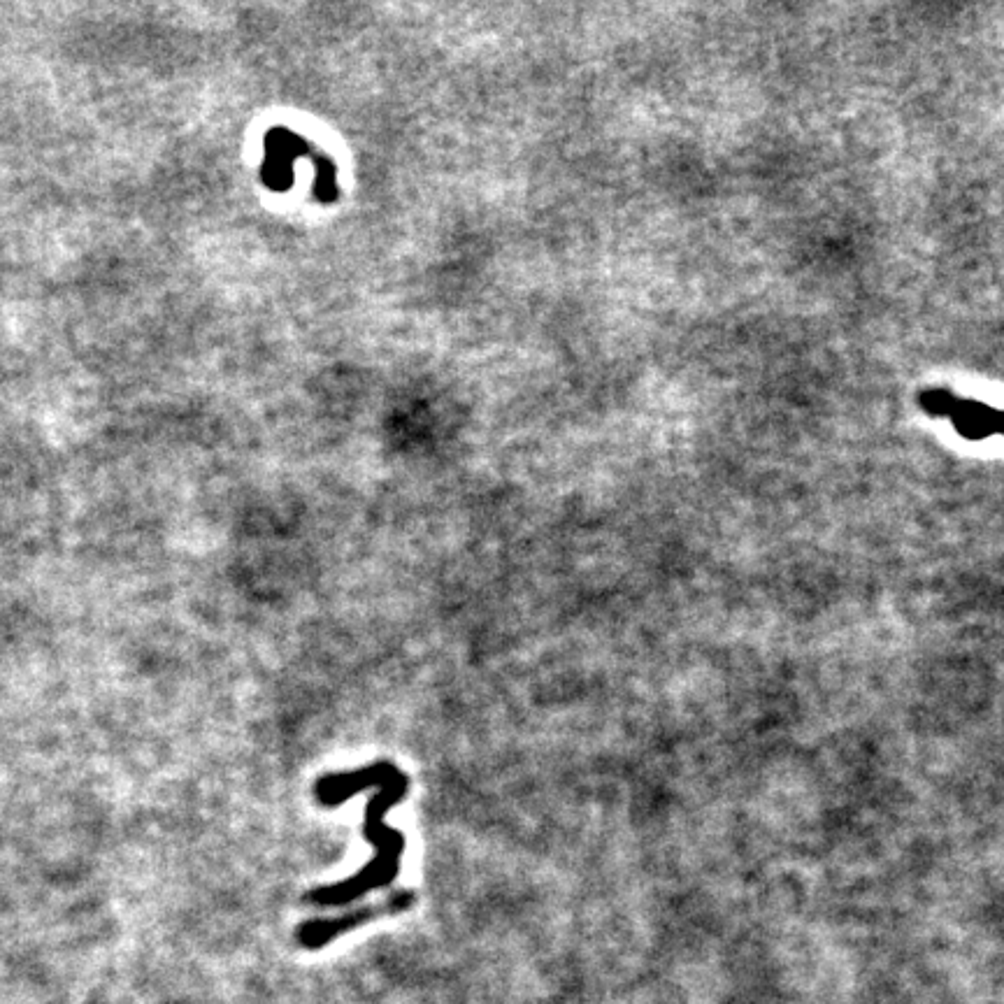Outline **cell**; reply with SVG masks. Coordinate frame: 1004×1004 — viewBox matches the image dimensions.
<instances>
[{
	"label": "cell",
	"mask_w": 1004,
	"mask_h": 1004,
	"mask_svg": "<svg viewBox=\"0 0 1004 1004\" xmlns=\"http://www.w3.org/2000/svg\"><path fill=\"white\" fill-rule=\"evenodd\" d=\"M414 902H417V893L403 888V891H393L391 895H386L384 900L375 902V905L351 909V912L333 916V919L305 921L296 928V944L305 951H319L324 949L326 944H331L333 939L347 935L349 930L358 928V925L384 919V916H398L407 912V909L414 907Z\"/></svg>",
	"instance_id": "cell-2"
},
{
	"label": "cell",
	"mask_w": 1004,
	"mask_h": 1004,
	"mask_svg": "<svg viewBox=\"0 0 1004 1004\" xmlns=\"http://www.w3.org/2000/svg\"><path fill=\"white\" fill-rule=\"evenodd\" d=\"M379 791L372 795L368 807H365V839L375 846L377 856L363 867L356 877L344 879L340 884L321 886L314 891L305 893V902L314 907H340L349 902L361 900L365 893L377 891L396 881L400 863H403L405 837L398 830L386 826V814L391 807H396L405 798L410 779L405 777L398 767H393L389 777L377 784Z\"/></svg>",
	"instance_id": "cell-1"
}]
</instances>
